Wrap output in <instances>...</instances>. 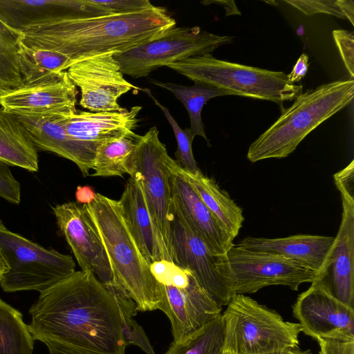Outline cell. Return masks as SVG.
<instances>
[{
  "mask_svg": "<svg viewBox=\"0 0 354 354\" xmlns=\"http://www.w3.org/2000/svg\"><path fill=\"white\" fill-rule=\"evenodd\" d=\"M29 313L35 340L125 354L117 301L91 271H75L41 292Z\"/></svg>",
  "mask_w": 354,
  "mask_h": 354,
  "instance_id": "obj_1",
  "label": "cell"
},
{
  "mask_svg": "<svg viewBox=\"0 0 354 354\" xmlns=\"http://www.w3.org/2000/svg\"><path fill=\"white\" fill-rule=\"evenodd\" d=\"M163 7L131 13L64 19L29 27L21 32L27 46L66 55L73 63L120 53L155 39L176 26Z\"/></svg>",
  "mask_w": 354,
  "mask_h": 354,
  "instance_id": "obj_2",
  "label": "cell"
},
{
  "mask_svg": "<svg viewBox=\"0 0 354 354\" xmlns=\"http://www.w3.org/2000/svg\"><path fill=\"white\" fill-rule=\"evenodd\" d=\"M84 205L100 234L117 283L136 303L137 310L158 309L160 283L130 232L118 201L96 193L94 200Z\"/></svg>",
  "mask_w": 354,
  "mask_h": 354,
  "instance_id": "obj_3",
  "label": "cell"
},
{
  "mask_svg": "<svg viewBox=\"0 0 354 354\" xmlns=\"http://www.w3.org/2000/svg\"><path fill=\"white\" fill-rule=\"evenodd\" d=\"M354 97V80H340L301 93L281 110L279 118L249 147L252 162L282 158L292 153L313 130L348 105Z\"/></svg>",
  "mask_w": 354,
  "mask_h": 354,
  "instance_id": "obj_4",
  "label": "cell"
},
{
  "mask_svg": "<svg viewBox=\"0 0 354 354\" xmlns=\"http://www.w3.org/2000/svg\"><path fill=\"white\" fill-rule=\"evenodd\" d=\"M167 67L201 83L232 95L272 101L283 109L303 91L301 84L291 83L281 71L242 65L218 59L211 54L194 56L171 63Z\"/></svg>",
  "mask_w": 354,
  "mask_h": 354,
  "instance_id": "obj_5",
  "label": "cell"
},
{
  "mask_svg": "<svg viewBox=\"0 0 354 354\" xmlns=\"http://www.w3.org/2000/svg\"><path fill=\"white\" fill-rule=\"evenodd\" d=\"M221 316L223 351L267 354L299 346V323L285 321L276 311L245 295L234 294Z\"/></svg>",
  "mask_w": 354,
  "mask_h": 354,
  "instance_id": "obj_6",
  "label": "cell"
},
{
  "mask_svg": "<svg viewBox=\"0 0 354 354\" xmlns=\"http://www.w3.org/2000/svg\"><path fill=\"white\" fill-rule=\"evenodd\" d=\"M0 254L7 266L0 277V286L7 292L41 293L75 272L71 255L46 248L10 231L1 219Z\"/></svg>",
  "mask_w": 354,
  "mask_h": 354,
  "instance_id": "obj_7",
  "label": "cell"
},
{
  "mask_svg": "<svg viewBox=\"0 0 354 354\" xmlns=\"http://www.w3.org/2000/svg\"><path fill=\"white\" fill-rule=\"evenodd\" d=\"M168 239L171 263L189 271L219 306H227L235 294L227 255L213 254L187 225L172 201Z\"/></svg>",
  "mask_w": 354,
  "mask_h": 354,
  "instance_id": "obj_8",
  "label": "cell"
},
{
  "mask_svg": "<svg viewBox=\"0 0 354 354\" xmlns=\"http://www.w3.org/2000/svg\"><path fill=\"white\" fill-rule=\"evenodd\" d=\"M232 41V36L210 33L198 26H174L160 37L125 52L115 53L113 57L123 75L139 78L171 63L211 54Z\"/></svg>",
  "mask_w": 354,
  "mask_h": 354,
  "instance_id": "obj_9",
  "label": "cell"
},
{
  "mask_svg": "<svg viewBox=\"0 0 354 354\" xmlns=\"http://www.w3.org/2000/svg\"><path fill=\"white\" fill-rule=\"evenodd\" d=\"M169 156L165 145L159 139L157 127H151L140 136L131 157L130 177L140 181L153 223L170 259L168 225L171 196L167 165Z\"/></svg>",
  "mask_w": 354,
  "mask_h": 354,
  "instance_id": "obj_10",
  "label": "cell"
},
{
  "mask_svg": "<svg viewBox=\"0 0 354 354\" xmlns=\"http://www.w3.org/2000/svg\"><path fill=\"white\" fill-rule=\"evenodd\" d=\"M227 258L235 294L254 293L269 286L281 285L297 290L313 282L317 273L294 261L268 252L254 251L234 244Z\"/></svg>",
  "mask_w": 354,
  "mask_h": 354,
  "instance_id": "obj_11",
  "label": "cell"
},
{
  "mask_svg": "<svg viewBox=\"0 0 354 354\" xmlns=\"http://www.w3.org/2000/svg\"><path fill=\"white\" fill-rule=\"evenodd\" d=\"M53 212L81 270L92 272L111 292L124 290L115 279L102 239L85 206L67 202L55 205Z\"/></svg>",
  "mask_w": 354,
  "mask_h": 354,
  "instance_id": "obj_12",
  "label": "cell"
},
{
  "mask_svg": "<svg viewBox=\"0 0 354 354\" xmlns=\"http://www.w3.org/2000/svg\"><path fill=\"white\" fill-rule=\"evenodd\" d=\"M115 53L92 57L73 63L66 71L80 89L79 104L90 112L123 111L119 98L131 90H141L124 77Z\"/></svg>",
  "mask_w": 354,
  "mask_h": 354,
  "instance_id": "obj_13",
  "label": "cell"
},
{
  "mask_svg": "<svg viewBox=\"0 0 354 354\" xmlns=\"http://www.w3.org/2000/svg\"><path fill=\"white\" fill-rule=\"evenodd\" d=\"M301 331L315 339L354 340V308L333 297L317 283L301 293L292 306Z\"/></svg>",
  "mask_w": 354,
  "mask_h": 354,
  "instance_id": "obj_14",
  "label": "cell"
},
{
  "mask_svg": "<svg viewBox=\"0 0 354 354\" xmlns=\"http://www.w3.org/2000/svg\"><path fill=\"white\" fill-rule=\"evenodd\" d=\"M158 309L169 318L174 342L189 337L221 314L219 306L187 271L185 286L161 281Z\"/></svg>",
  "mask_w": 354,
  "mask_h": 354,
  "instance_id": "obj_15",
  "label": "cell"
},
{
  "mask_svg": "<svg viewBox=\"0 0 354 354\" xmlns=\"http://www.w3.org/2000/svg\"><path fill=\"white\" fill-rule=\"evenodd\" d=\"M76 109L65 108L40 114L15 115L28 131L38 149L54 153L74 162L84 176L93 168L98 146L78 141L66 132L67 115Z\"/></svg>",
  "mask_w": 354,
  "mask_h": 354,
  "instance_id": "obj_16",
  "label": "cell"
},
{
  "mask_svg": "<svg viewBox=\"0 0 354 354\" xmlns=\"http://www.w3.org/2000/svg\"><path fill=\"white\" fill-rule=\"evenodd\" d=\"M337 189L341 194L342 214L330 263L326 273L313 282L335 299L354 308V190Z\"/></svg>",
  "mask_w": 354,
  "mask_h": 354,
  "instance_id": "obj_17",
  "label": "cell"
},
{
  "mask_svg": "<svg viewBox=\"0 0 354 354\" xmlns=\"http://www.w3.org/2000/svg\"><path fill=\"white\" fill-rule=\"evenodd\" d=\"M167 165L171 201L180 214L213 254H226L234 245V239L180 173L176 160L169 156Z\"/></svg>",
  "mask_w": 354,
  "mask_h": 354,
  "instance_id": "obj_18",
  "label": "cell"
},
{
  "mask_svg": "<svg viewBox=\"0 0 354 354\" xmlns=\"http://www.w3.org/2000/svg\"><path fill=\"white\" fill-rule=\"evenodd\" d=\"M78 91L66 71L0 95V106L14 115L76 109Z\"/></svg>",
  "mask_w": 354,
  "mask_h": 354,
  "instance_id": "obj_19",
  "label": "cell"
},
{
  "mask_svg": "<svg viewBox=\"0 0 354 354\" xmlns=\"http://www.w3.org/2000/svg\"><path fill=\"white\" fill-rule=\"evenodd\" d=\"M335 236L297 234L284 238L268 239L247 236L237 245L250 250L277 254L317 273L326 272L334 245Z\"/></svg>",
  "mask_w": 354,
  "mask_h": 354,
  "instance_id": "obj_20",
  "label": "cell"
},
{
  "mask_svg": "<svg viewBox=\"0 0 354 354\" xmlns=\"http://www.w3.org/2000/svg\"><path fill=\"white\" fill-rule=\"evenodd\" d=\"M141 109L140 106L112 112L94 113L76 109L68 113L64 125L66 132L73 138L99 146L133 132Z\"/></svg>",
  "mask_w": 354,
  "mask_h": 354,
  "instance_id": "obj_21",
  "label": "cell"
},
{
  "mask_svg": "<svg viewBox=\"0 0 354 354\" xmlns=\"http://www.w3.org/2000/svg\"><path fill=\"white\" fill-rule=\"evenodd\" d=\"M118 202L126 224L149 264L163 260L171 262L154 227L137 178L130 177Z\"/></svg>",
  "mask_w": 354,
  "mask_h": 354,
  "instance_id": "obj_22",
  "label": "cell"
},
{
  "mask_svg": "<svg viewBox=\"0 0 354 354\" xmlns=\"http://www.w3.org/2000/svg\"><path fill=\"white\" fill-rule=\"evenodd\" d=\"M80 16L79 0H0V19L20 32L31 26Z\"/></svg>",
  "mask_w": 354,
  "mask_h": 354,
  "instance_id": "obj_23",
  "label": "cell"
},
{
  "mask_svg": "<svg viewBox=\"0 0 354 354\" xmlns=\"http://www.w3.org/2000/svg\"><path fill=\"white\" fill-rule=\"evenodd\" d=\"M0 161L31 172L39 169L37 149L18 118L0 106Z\"/></svg>",
  "mask_w": 354,
  "mask_h": 354,
  "instance_id": "obj_24",
  "label": "cell"
},
{
  "mask_svg": "<svg viewBox=\"0 0 354 354\" xmlns=\"http://www.w3.org/2000/svg\"><path fill=\"white\" fill-rule=\"evenodd\" d=\"M178 169L234 239L244 221L242 209L230 198L227 193L219 188L214 180L202 172L191 174L183 170L178 165Z\"/></svg>",
  "mask_w": 354,
  "mask_h": 354,
  "instance_id": "obj_25",
  "label": "cell"
},
{
  "mask_svg": "<svg viewBox=\"0 0 354 354\" xmlns=\"http://www.w3.org/2000/svg\"><path fill=\"white\" fill-rule=\"evenodd\" d=\"M140 138L134 132L100 144L96 149L92 169L93 176L130 175V162Z\"/></svg>",
  "mask_w": 354,
  "mask_h": 354,
  "instance_id": "obj_26",
  "label": "cell"
},
{
  "mask_svg": "<svg viewBox=\"0 0 354 354\" xmlns=\"http://www.w3.org/2000/svg\"><path fill=\"white\" fill-rule=\"evenodd\" d=\"M19 57L24 85L37 83L66 71L73 64L61 53L29 47L22 41Z\"/></svg>",
  "mask_w": 354,
  "mask_h": 354,
  "instance_id": "obj_27",
  "label": "cell"
},
{
  "mask_svg": "<svg viewBox=\"0 0 354 354\" xmlns=\"http://www.w3.org/2000/svg\"><path fill=\"white\" fill-rule=\"evenodd\" d=\"M151 82L169 91L183 103L189 114L191 124L189 129L195 136H201L209 143L202 122L203 107L213 97L232 94L201 83H194L193 86H188L154 80H151Z\"/></svg>",
  "mask_w": 354,
  "mask_h": 354,
  "instance_id": "obj_28",
  "label": "cell"
},
{
  "mask_svg": "<svg viewBox=\"0 0 354 354\" xmlns=\"http://www.w3.org/2000/svg\"><path fill=\"white\" fill-rule=\"evenodd\" d=\"M35 340L22 314L0 298V354H32Z\"/></svg>",
  "mask_w": 354,
  "mask_h": 354,
  "instance_id": "obj_29",
  "label": "cell"
},
{
  "mask_svg": "<svg viewBox=\"0 0 354 354\" xmlns=\"http://www.w3.org/2000/svg\"><path fill=\"white\" fill-rule=\"evenodd\" d=\"M22 35L0 19V95L24 86L19 53Z\"/></svg>",
  "mask_w": 354,
  "mask_h": 354,
  "instance_id": "obj_30",
  "label": "cell"
},
{
  "mask_svg": "<svg viewBox=\"0 0 354 354\" xmlns=\"http://www.w3.org/2000/svg\"><path fill=\"white\" fill-rule=\"evenodd\" d=\"M224 326L221 314L183 340L170 344L164 354H223Z\"/></svg>",
  "mask_w": 354,
  "mask_h": 354,
  "instance_id": "obj_31",
  "label": "cell"
},
{
  "mask_svg": "<svg viewBox=\"0 0 354 354\" xmlns=\"http://www.w3.org/2000/svg\"><path fill=\"white\" fill-rule=\"evenodd\" d=\"M113 295L120 313L122 334L126 346L136 345L147 354H156L145 330L133 319L138 311L136 303L127 293Z\"/></svg>",
  "mask_w": 354,
  "mask_h": 354,
  "instance_id": "obj_32",
  "label": "cell"
},
{
  "mask_svg": "<svg viewBox=\"0 0 354 354\" xmlns=\"http://www.w3.org/2000/svg\"><path fill=\"white\" fill-rule=\"evenodd\" d=\"M151 97L164 113L173 129L177 142V150L175 153L176 162L185 171L191 174L201 172L198 167L192 151V142L195 137L189 128L183 129L171 116L169 109L160 104L148 88L141 89Z\"/></svg>",
  "mask_w": 354,
  "mask_h": 354,
  "instance_id": "obj_33",
  "label": "cell"
},
{
  "mask_svg": "<svg viewBox=\"0 0 354 354\" xmlns=\"http://www.w3.org/2000/svg\"><path fill=\"white\" fill-rule=\"evenodd\" d=\"M306 15L325 13L340 19H346L341 12L336 0H284Z\"/></svg>",
  "mask_w": 354,
  "mask_h": 354,
  "instance_id": "obj_34",
  "label": "cell"
},
{
  "mask_svg": "<svg viewBox=\"0 0 354 354\" xmlns=\"http://www.w3.org/2000/svg\"><path fill=\"white\" fill-rule=\"evenodd\" d=\"M333 36L339 48L344 64L354 78V35L353 32L346 30H335Z\"/></svg>",
  "mask_w": 354,
  "mask_h": 354,
  "instance_id": "obj_35",
  "label": "cell"
},
{
  "mask_svg": "<svg viewBox=\"0 0 354 354\" xmlns=\"http://www.w3.org/2000/svg\"><path fill=\"white\" fill-rule=\"evenodd\" d=\"M0 197L12 204L21 201V187L9 166L0 161Z\"/></svg>",
  "mask_w": 354,
  "mask_h": 354,
  "instance_id": "obj_36",
  "label": "cell"
},
{
  "mask_svg": "<svg viewBox=\"0 0 354 354\" xmlns=\"http://www.w3.org/2000/svg\"><path fill=\"white\" fill-rule=\"evenodd\" d=\"M317 342L319 346V354H354V340L319 339Z\"/></svg>",
  "mask_w": 354,
  "mask_h": 354,
  "instance_id": "obj_37",
  "label": "cell"
},
{
  "mask_svg": "<svg viewBox=\"0 0 354 354\" xmlns=\"http://www.w3.org/2000/svg\"><path fill=\"white\" fill-rule=\"evenodd\" d=\"M49 354H109L85 350L51 340L44 341Z\"/></svg>",
  "mask_w": 354,
  "mask_h": 354,
  "instance_id": "obj_38",
  "label": "cell"
},
{
  "mask_svg": "<svg viewBox=\"0 0 354 354\" xmlns=\"http://www.w3.org/2000/svg\"><path fill=\"white\" fill-rule=\"evenodd\" d=\"M308 68V56L303 53L297 59L291 72L287 75L288 80L293 84L299 82L306 74Z\"/></svg>",
  "mask_w": 354,
  "mask_h": 354,
  "instance_id": "obj_39",
  "label": "cell"
},
{
  "mask_svg": "<svg viewBox=\"0 0 354 354\" xmlns=\"http://www.w3.org/2000/svg\"><path fill=\"white\" fill-rule=\"evenodd\" d=\"M96 193L93 189L88 185H79L75 192V199L80 205H88L95 198Z\"/></svg>",
  "mask_w": 354,
  "mask_h": 354,
  "instance_id": "obj_40",
  "label": "cell"
},
{
  "mask_svg": "<svg viewBox=\"0 0 354 354\" xmlns=\"http://www.w3.org/2000/svg\"><path fill=\"white\" fill-rule=\"evenodd\" d=\"M337 5L346 19L354 25V2L353 0H336Z\"/></svg>",
  "mask_w": 354,
  "mask_h": 354,
  "instance_id": "obj_41",
  "label": "cell"
},
{
  "mask_svg": "<svg viewBox=\"0 0 354 354\" xmlns=\"http://www.w3.org/2000/svg\"><path fill=\"white\" fill-rule=\"evenodd\" d=\"M201 3L207 6L211 3H216L222 6L225 10V15H241V12L236 6L234 1H205Z\"/></svg>",
  "mask_w": 354,
  "mask_h": 354,
  "instance_id": "obj_42",
  "label": "cell"
},
{
  "mask_svg": "<svg viewBox=\"0 0 354 354\" xmlns=\"http://www.w3.org/2000/svg\"><path fill=\"white\" fill-rule=\"evenodd\" d=\"M267 354H312L310 349L301 350L299 346L287 348L283 350L274 351Z\"/></svg>",
  "mask_w": 354,
  "mask_h": 354,
  "instance_id": "obj_43",
  "label": "cell"
},
{
  "mask_svg": "<svg viewBox=\"0 0 354 354\" xmlns=\"http://www.w3.org/2000/svg\"><path fill=\"white\" fill-rule=\"evenodd\" d=\"M7 270V266L0 254V277Z\"/></svg>",
  "mask_w": 354,
  "mask_h": 354,
  "instance_id": "obj_44",
  "label": "cell"
},
{
  "mask_svg": "<svg viewBox=\"0 0 354 354\" xmlns=\"http://www.w3.org/2000/svg\"><path fill=\"white\" fill-rule=\"evenodd\" d=\"M223 354H231V353H227V352L223 351Z\"/></svg>",
  "mask_w": 354,
  "mask_h": 354,
  "instance_id": "obj_45",
  "label": "cell"
}]
</instances>
